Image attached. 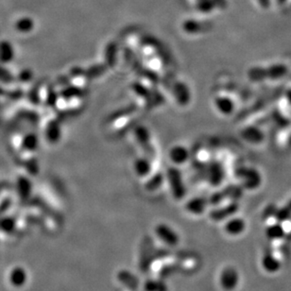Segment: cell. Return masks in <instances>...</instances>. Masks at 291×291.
Masks as SVG:
<instances>
[{
  "label": "cell",
  "mask_w": 291,
  "mask_h": 291,
  "mask_svg": "<svg viewBox=\"0 0 291 291\" xmlns=\"http://www.w3.org/2000/svg\"><path fill=\"white\" fill-rule=\"evenodd\" d=\"M220 285L224 291H234L238 285L239 275L237 269L233 266L225 267L220 274Z\"/></svg>",
  "instance_id": "cell-1"
},
{
  "label": "cell",
  "mask_w": 291,
  "mask_h": 291,
  "mask_svg": "<svg viewBox=\"0 0 291 291\" xmlns=\"http://www.w3.org/2000/svg\"><path fill=\"white\" fill-rule=\"evenodd\" d=\"M156 235L162 241H164L165 244L168 246H176L179 243V236L177 234L170 228L169 226L165 224H159L155 228Z\"/></svg>",
  "instance_id": "cell-2"
},
{
  "label": "cell",
  "mask_w": 291,
  "mask_h": 291,
  "mask_svg": "<svg viewBox=\"0 0 291 291\" xmlns=\"http://www.w3.org/2000/svg\"><path fill=\"white\" fill-rule=\"evenodd\" d=\"M151 238H147L143 242V249H142L141 258H140V267L143 271H146L150 268L152 260H153L152 253L154 251V248H153Z\"/></svg>",
  "instance_id": "cell-3"
},
{
  "label": "cell",
  "mask_w": 291,
  "mask_h": 291,
  "mask_svg": "<svg viewBox=\"0 0 291 291\" xmlns=\"http://www.w3.org/2000/svg\"><path fill=\"white\" fill-rule=\"evenodd\" d=\"M238 210V206L234 203V204H230L227 207L220 208V209L213 211L210 216L215 221H220V220H223L229 216L234 215Z\"/></svg>",
  "instance_id": "cell-4"
},
{
  "label": "cell",
  "mask_w": 291,
  "mask_h": 291,
  "mask_svg": "<svg viewBox=\"0 0 291 291\" xmlns=\"http://www.w3.org/2000/svg\"><path fill=\"white\" fill-rule=\"evenodd\" d=\"M117 278L125 287L130 290H136L138 288V280L135 275L131 273L129 270H121L119 271Z\"/></svg>",
  "instance_id": "cell-5"
},
{
  "label": "cell",
  "mask_w": 291,
  "mask_h": 291,
  "mask_svg": "<svg viewBox=\"0 0 291 291\" xmlns=\"http://www.w3.org/2000/svg\"><path fill=\"white\" fill-rule=\"evenodd\" d=\"M245 222L241 218H233L226 223L225 230L232 236H238L245 230Z\"/></svg>",
  "instance_id": "cell-6"
},
{
  "label": "cell",
  "mask_w": 291,
  "mask_h": 291,
  "mask_svg": "<svg viewBox=\"0 0 291 291\" xmlns=\"http://www.w3.org/2000/svg\"><path fill=\"white\" fill-rule=\"evenodd\" d=\"M262 265L266 271H268L270 273L278 271L280 266H281L278 259L270 253H266L264 255V257L262 259Z\"/></svg>",
  "instance_id": "cell-7"
},
{
  "label": "cell",
  "mask_w": 291,
  "mask_h": 291,
  "mask_svg": "<svg viewBox=\"0 0 291 291\" xmlns=\"http://www.w3.org/2000/svg\"><path fill=\"white\" fill-rule=\"evenodd\" d=\"M26 281V272L22 267H15L10 275V282L14 287H22Z\"/></svg>",
  "instance_id": "cell-8"
},
{
  "label": "cell",
  "mask_w": 291,
  "mask_h": 291,
  "mask_svg": "<svg viewBox=\"0 0 291 291\" xmlns=\"http://www.w3.org/2000/svg\"><path fill=\"white\" fill-rule=\"evenodd\" d=\"M266 237L270 239H280L285 237L286 233L284 228L281 226V224L276 223L266 228Z\"/></svg>",
  "instance_id": "cell-9"
},
{
  "label": "cell",
  "mask_w": 291,
  "mask_h": 291,
  "mask_svg": "<svg viewBox=\"0 0 291 291\" xmlns=\"http://www.w3.org/2000/svg\"><path fill=\"white\" fill-rule=\"evenodd\" d=\"M145 291H168L167 286L161 280H149L144 285Z\"/></svg>",
  "instance_id": "cell-10"
},
{
  "label": "cell",
  "mask_w": 291,
  "mask_h": 291,
  "mask_svg": "<svg viewBox=\"0 0 291 291\" xmlns=\"http://www.w3.org/2000/svg\"><path fill=\"white\" fill-rule=\"evenodd\" d=\"M205 208V201L203 199H196L187 204V209L193 214H202Z\"/></svg>",
  "instance_id": "cell-11"
},
{
  "label": "cell",
  "mask_w": 291,
  "mask_h": 291,
  "mask_svg": "<svg viewBox=\"0 0 291 291\" xmlns=\"http://www.w3.org/2000/svg\"><path fill=\"white\" fill-rule=\"evenodd\" d=\"M287 71L288 69L285 65H275L269 70V74L273 78H280L284 76L287 73Z\"/></svg>",
  "instance_id": "cell-12"
},
{
  "label": "cell",
  "mask_w": 291,
  "mask_h": 291,
  "mask_svg": "<svg viewBox=\"0 0 291 291\" xmlns=\"http://www.w3.org/2000/svg\"><path fill=\"white\" fill-rule=\"evenodd\" d=\"M14 225H15V222L13 218H5L1 222V230H3L4 232L10 233L13 231Z\"/></svg>",
  "instance_id": "cell-13"
},
{
  "label": "cell",
  "mask_w": 291,
  "mask_h": 291,
  "mask_svg": "<svg viewBox=\"0 0 291 291\" xmlns=\"http://www.w3.org/2000/svg\"><path fill=\"white\" fill-rule=\"evenodd\" d=\"M276 212H277L276 208H275L273 205H270V206H268L266 210H265L263 217H264V218H266V217H269V216H271V215H275Z\"/></svg>",
  "instance_id": "cell-14"
},
{
  "label": "cell",
  "mask_w": 291,
  "mask_h": 291,
  "mask_svg": "<svg viewBox=\"0 0 291 291\" xmlns=\"http://www.w3.org/2000/svg\"><path fill=\"white\" fill-rule=\"evenodd\" d=\"M288 99H289V101H290V102L291 103V91H290L289 94H288Z\"/></svg>",
  "instance_id": "cell-15"
},
{
  "label": "cell",
  "mask_w": 291,
  "mask_h": 291,
  "mask_svg": "<svg viewBox=\"0 0 291 291\" xmlns=\"http://www.w3.org/2000/svg\"><path fill=\"white\" fill-rule=\"evenodd\" d=\"M287 206H288V207H289V209H290V210H291V201H290V203H288V204H287Z\"/></svg>",
  "instance_id": "cell-16"
},
{
  "label": "cell",
  "mask_w": 291,
  "mask_h": 291,
  "mask_svg": "<svg viewBox=\"0 0 291 291\" xmlns=\"http://www.w3.org/2000/svg\"><path fill=\"white\" fill-rule=\"evenodd\" d=\"M279 1H280V2H284L285 0H279Z\"/></svg>",
  "instance_id": "cell-17"
}]
</instances>
